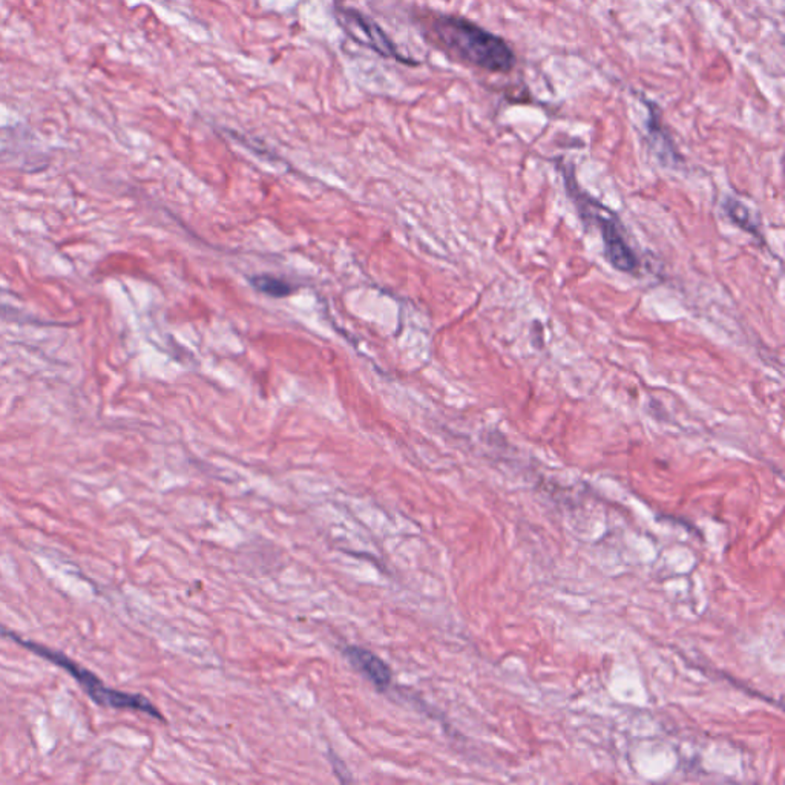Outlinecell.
Returning <instances> with one entry per match:
<instances>
[{
  "mask_svg": "<svg viewBox=\"0 0 785 785\" xmlns=\"http://www.w3.org/2000/svg\"><path fill=\"white\" fill-rule=\"evenodd\" d=\"M431 33L453 57L482 71L508 74L516 67V54L505 39L465 17L436 15Z\"/></svg>",
  "mask_w": 785,
  "mask_h": 785,
  "instance_id": "cell-1",
  "label": "cell"
},
{
  "mask_svg": "<svg viewBox=\"0 0 785 785\" xmlns=\"http://www.w3.org/2000/svg\"><path fill=\"white\" fill-rule=\"evenodd\" d=\"M0 635L8 636L17 645L25 647L26 651L33 652L40 658L49 661L51 665L57 666L60 669L67 672L87 692L88 697L101 708H116V710H137V712L150 715L152 718L163 719L159 708H155L154 704L150 703L146 697L108 687L94 672L87 669L85 666L78 665L77 661L67 658L62 652L49 649L46 646L36 643V641L25 640L22 636L8 631L4 626H0Z\"/></svg>",
  "mask_w": 785,
  "mask_h": 785,
  "instance_id": "cell-2",
  "label": "cell"
},
{
  "mask_svg": "<svg viewBox=\"0 0 785 785\" xmlns=\"http://www.w3.org/2000/svg\"><path fill=\"white\" fill-rule=\"evenodd\" d=\"M563 177L568 193L575 201L580 217L589 224H595L602 232L604 253L609 263L620 272L636 274L640 263L632 247L629 246L623 232L622 222H618L615 213L609 212L600 202L594 201L593 198L582 192V189L573 179V169L569 174L568 170L563 169Z\"/></svg>",
  "mask_w": 785,
  "mask_h": 785,
  "instance_id": "cell-3",
  "label": "cell"
},
{
  "mask_svg": "<svg viewBox=\"0 0 785 785\" xmlns=\"http://www.w3.org/2000/svg\"><path fill=\"white\" fill-rule=\"evenodd\" d=\"M344 656L348 663L366 677L371 685L377 686L379 690H387L393 681L390 666L379 658L377 654L368 651L366 647L359 646H347L344 649Z\"/></svg>",
  "mask_w": 785,
  "mask_h": 785,
  "instance_id": "cell-4",
  "label": "cell"
},
{
  "mask_svg": "<svg viewBox=\"0 0 785 785\" xmlns=\"http://www.w3.org/2000/svg\"><path fill=\"white\" fill-rule=\"evenodd\" d=\"M344 26H347L348 33L355 36V39L361 37L362 44L368 45L371 48L381 53L386 57H393L396 60H405L395 45L391 44L386 34L382 33L381 29L377 28V24H371L366 17L357 15L355 11H344Z\"/></svg>",
  "mask_w": 785,
  "mask_h": 785,
  "instance_id": "cell-5",
  "label": "cell"
},
{
  "mask_svg": "<svg viewBox=\"0 0 785 785\" xmlns=\"http://www.w3.org/2000/svg\"><path fill=\"white\" fill-rule=\"evenodd\" d=\"M647 108H649L647 130H649V135L652 137L654 146H660V148H658L660 152H663V150H666V155H669L670 159H675L674 145H672V141H670L669 137H666L663 126H661L660 109H658L654 103H647ZM661 159H663V154H661Z\"/></svg>",
  "mask_w": 785,
  "mask_h": 785,
  "instance_id": "cell-6",
  "label": "cell"
},
{
  "mask_svg": "<svg viewBox=\"0 0 785 785\" xmlns=\"http://www.w3.org/2000/svg\"><path fill=\"white\" fill-rule=\"evenodd\" d=\"M726 212H728V217L732 220L735 224L744 229V231L750 232L753 235H759L758 233L757 222H753L752 215L749 212V209L746 206H742L741 202L737 201V200H728L726 202Z\"/></svg>",
  "mask_w": 785,
  "mask_h": 785,
  "instance_id": "cell-7",
  "label": "cell"
},
{
  "mask_svg": "<svg viewBox=\"0 0 785 785\" xmlns=\"http://www.w3.org/2000/svg\"><path fill=\"white\" fill-rule=\"evenodd\" d=\"M252 284H253L256 290H260V292L269 294V296H275V298H283V296H287L292 292L289 283H285L281 278H275V276H255V278H252Z\"/></svg>",
  "mask_w": 785,
  "mask_h": 785,
  "instance_id": "cell-8",
  "label": "cell"
}]
</instances>
